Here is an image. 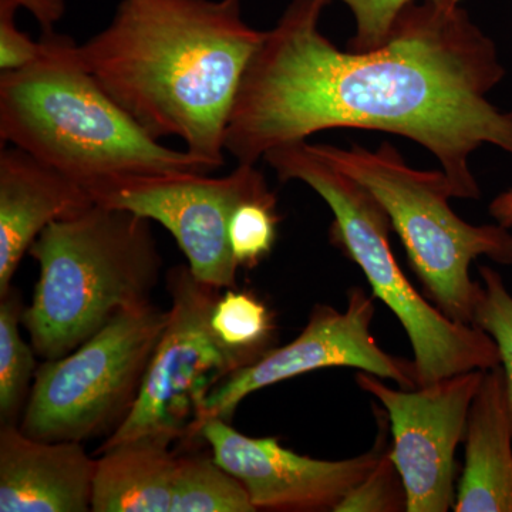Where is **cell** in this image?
Segmentation results:
<instances>
[{
  "label": "cell",
  "mask_w": 512,
  "mask_h": 512,
  "mask_svg": "<svg viewBox=\"0 0 512 512\" xmlns=\"http://www.w3.org/2000/svg\"><path fill=\"white\" fill-rule=\"evenodd\" d=\"M330 3L292 0L265 32L239 83L225 151L256 164L319 131H384L433 153L454 198L478 200L471 154L491 144L512 156V110L488 100L505 76L493 40L463 6L416 0L383 46L343 52L319 29Z\"/></svg>",
  "instance_id": "obj_1"
},
{
  "label": "cell",
  "mask_w": 512,
  "mask_h": 512,
  "mask_svg": "<svg viewBox=\"0 0 512 512\" xmlns=\"http://www.w3.org/2000/svg\"><path fill=\"white\" fill-rule=\"evenodd\" d=\"M264 37L242 18L241 0H121L77 56L148 136L181 138L214 171L224 165L239 83Z\"/></svg>",
  "instance_id": "obj_2"
},
{
  "label": "cell",
  "mask_w": 512,
  "mask_h": 512,
  "mask_svg": "<svg viewBox=\"0 0 512 512\" xmlns=\"http://www.w3.org/2000/svg\"><path fill=\"white\" fill-rule=\"evenodd\" d=\"M37 62L0 73V141L84 184L110 174L210 173L205 161L148 136L77 56L70 37L43 33Z\"/></svg>",
  "instance_id": "obj_3"
},
{
  "label": "cell",
  "mask_w": 512,
  "mask_h": 512,
  "mask_svg": "<svg viewBox=\"0 0 512 512\" xmlns=\"http://www.w3.org/2000/svg\"><path fill=\"white\" fill-rule=\"evenodd\" d=\"M29 255L39 279L22 322L45 360L79 348L120 312L150 303L163 268L151 221L99 204L50 224Z\"/></svg>",
  "instance_id": "obj_4"
},
{
  "label": "cell",
  "mask_w": 512,
  "mask_h": 512,
  "mask_svg": "<svg viewBox=\"0 0 512 512\" xmlns=\"http://www.w3.org/2000/svg\"><path fill=\"white\" fill-rule=\"evenodd\" d=\"M264 160L282 183L302 181L329 205L330 242L362 269L373 295L399 319L412 343L417 387L501 365L488 333L448 319L410 284L390 247L392 222L372 192L306 140L275 147Z\"/></svg>",
  "instance_id": "obj_5"
},
{
  "label": "cell",
  "mask_w": 512,
  "mask_h": 512,
  "mask_svg": "<svg viewBox=\"0 0 512 512\" xmlns=\"http://www.w3.org/2000/svg\"><path fill=\"white\" fill-rule=\"evenodd\" d=\"M315 146L383 205L429 301L448 319L473 325L478 281L471 279V262L487 256L512 265L508 228L461 220L448 204L454 194L446 173L410 167L390 143L373 151L359 144Z\"/></svg>",
  "instance_id": "obj_6"
},
{
  "label": "cell",
  "mask_w": 512,
  "mask_h": 512,
  "mask_svg": "<svg viewBox=\"0 0 512 512\" xmlns=\"http://www.w3.org/2000/svg\"><path fill=\"white\" fill-rule=\"evenodd\" d=\"M170 312H120L92 338L37 367L20 430L46 441L110 437L133 410Z\"/></svg>",
  "instance_id": "obj_7"
},
{
  "label": "cell",
  "mask_w": 512,
  "mask_h": 512,
  "mask_svg": "<svg viewBox=\"0 0 512 512\" xmlns=\"http://www.w3.org/2000/svg\"><path fill=\"white\" fill-rule=\"evenodd\" d=\"M171 296L165 326L133 410L100 451L141 437L197 443L195 426L215 387L255 360L215 335L212 311L221 289L198 281L188 265L167 272Z\"/></svg>",
  "instance_id": "obj_8"
},
{
  "label": "cell",
  "mask_w": 512,
  "mask_h": 512,
  "mask_svg": "<svg viewBox=\"0 0 512 512\" xmlns=\"http://www.w3.org/2000/svg\"><path fill=\"white\" fill-rule=\"evenodd\" d=\"M94 204L158 222L173 235L198 281L237 288L239 265L229 248V221L239 205L272 194L256 164L224 177L208 173L110 174L84 183Z\"/></svg>",
  "instance_id": "obj_9"
},
{
  "label": "cell",
  "mask_w": 512,
  "mask_h": 512,
  "mask_svg": "<svg viewBox=\"0 0 512 512\" xmlns=\"http://www.w3.org/2000/svg\"><path fill=\"white\" fill-rule=\"evenodd\" d=\"M485 370L444 377L416 389H393L382 377L356 373V383L389 419L390 456L406 490L407 512H446L456 503V450Z\"/></svg>",
  "instance_id": "obj_10"
},
{
  "label": "cell",
  "mask_w": 512,
  "mask_h": 512,
  "mask_svg": "<svg viewBox=\"0 0 512 512\" xmlns=\"http://www.w3.org/2000/svg\"><path fill=\"white\" fill-rule=\"evenodd\" d=\"M375 299L362 288H352L345 311L322 303L316 305L298 338L281 348L269 349L212 390L195 426L197 443L202 441L201 429L207 421H231L249 394L316 370L353 367L390 380L400 389H416L413 360L384 352L370 330L376 313Z\"/></svg>",
  "instance_id": "obj_11"
},
{
  "label": "cell",
  "mask_w": 512,
  "mask_h": 512,
  "mask_svg": "<svg viewBox=\"0 0 512 512\" xmlns=\"http://www.w3.org/2000/svg\"><path fill=\"white\" fill-rule=\"evenodd\" d=\"M379 421L375 446L365 454L339 461L301 456L282 446L276 437L245 436L221 419L202 426L201 440L210 446L214 460L244 485L256 511H335L386 450V412Z\"/></svg>",
  "instance_id": "obj_12"
},
{
  "label": "cell",
  "mask_w": 512,
  "mask_h": 512,
  "mask_svg": "<svg viewBox=\"0 0 512 512\" xmlns=\"http://www.w3.org/2000/svg\"><path fill=\"white\" fill-rule=\"evenodd\" d=\"M97 458L79 441L35 439L0 427V511H92Z\"/></svg>",
  "instance_id": "obj_13"
},
{
  "label": "cell",
  "mask_w": 512,
  "mask_h": 512,
  "mask_svg": "<svg viewBox=\"0 0 512 512\" xmlns=\"http://www.w3.org/2000/svg\"><path fill=\"white\" fill-rule=\"evenodd\" d=\"M80 181L15 146L0 151V296L37 237L55 221L92 207Z\"/></svg>",
  "instance_id": "obj_14"
},
{
  "label": "cell",
  "mask_w": 512,
  "mask_h": 512,
  "mask_svg": "<svg viewBox=\"0 0 512 512\" xmlns=\"http://www.w3.org/2000/svg\"><path fill=\"white\" fill-rule=\"evenodd\" d=\"M456 512H512V400L503 367L485 370L470 412Z\"/></svg>",
  "instance_id": "obj_15"
},
{
  "label": "cell",
  "mask_w": 512,
  "mask_h": 512,
  "mask_svg": "<svg viewBox=\"0 0 512 512\" xmlns=\"http://www.w3.org/2000/svg\"><path fill=\"white\" fill-rule=\"evenodd\" d=\"M158 437H141L100 451L94 512H170L177 451Z\"/></svg>",
  "instance_id": "obj_16"
},
{
  "label": "cell",
  "mask_w": 512,
  "mask_h": 512,
  "mask_svg": "<svg viewBox=\"0 0 512 512\" xmlns=\"http://www.w3.org/2000/svg\"><path fill=\"white\" fill-rule=\"evenodd\" d=\"M244 485L202 454L178 456L170 512H254Z\"/></svg>",
  "instance_id": "obj_17"
},
{
  "label": "cell",
  "mask_w": 512,
  "mask_h": 512,
  "mask_svg": "<svg viewBox=\"0 0 512 512\" xmlns=\"http://www.w3.org/2000/svg\"><path fill=\"white\" fill-rule=\"evenodd\" d=\"M20 293L10 288L0 296V420L16 424L25 409L36 375L35 349L20 333L23 325Z\"/></svg>",
  "instance_id": "obj_18"
},
{
  "label": "cell",
  "mask_w": 512,
  "mask_h": 512,
  "mask_svg": "<svg viewBox=\"0 0 512 512\" xmlns=\"http://www.w3.org/2000/svg\"><path fill=\"white\" fill-rule=\"evenodd\" d=\"M211 325L225 346L255 362L271 349L274 319L268 306L252 292L229 288L221 293L212 311Z\"/></svg>",
  "instance_id": "obj_19"
},
{
  "label": "cell",
  "mask_w": 512,
  "mask_h": 512,
  "mask_svg": "<svg viewBox=\"0 0 512 512\" xmlns=\"http://www.w3.org/2000/svg\"><path fill=\"white\" fill-rule=\"evenodd\" d=\"M279 221L274 192L239 205L228 228L229 248L239 266L255 268L271 254Z\"/></svg>",
  "instance_id": "obj_20"
},
{
  "label": "cell",
  "mask_w": 512,
  "mask_h": 512,
  "mask_svg": "<svg viewBox=\"0 0 512 512\" xmlns=\"http://www.w3.org/2000/svg\"><path fill=\"white\" fill-rule=\"evenodd\" d=\"M478 272L481 281H478L473 325L488 333L497 345L512 400V295L495 269L480 266Z\"/></svg>",
  "instance_id": "obj_21"
},
{
  "label": "cell",
  "mask_w": 512,
  "mask_h": 512,
  "mask_svg": "<svg viewBox=\"0 0 512 512\" xmlns=\"http://www.w3.org/2000/svg\"><path fill=\"white\" fill-rule=\"evenodd\" d=\"M407 510L406 490L386 447L375 468L353 487L335 512H399Z\"/></svg>",
  "instance_id": "obj_22"
},
{
  "label": "cell",
  "mask_w": 512,
  "mask_h": 512,
  "mask_svg": "<svg viewBox=\"0 0 512 512\" xmlns=\"http://www.w3.org/2000/svg\"><path fill=\"white\" fill-rule=\"evenodd\" d=\"M355 18V35L349 40V50L366 52L377 49L389 40L394 20L409 3L416 0H340ZM441 8H458L464 0H430Z\"/></svg>",
  "instance_id": "obj_23"
},
{
  "label": "cell",
  "mask_w": 512,
  "mask_h": 512,
  "mask_svg": "<svg viewBox=\"0 0 512 512\" xmlns=\"http://www.w3.org/2000/svg\"><path fill=\"white\" fill-rule=\"evenodd\" d=\"M18 6L12 0H0V70L22 69L37 62L45 52L42 40L30 39L16 25Z\"/></svg>",
  "instance_id": "obj_24"
},
{
  "label": "cell",
  "mask_w": 512,
  "mask_h": 512,
  "mask_svg": "<svg viewBox=\"0 0 512 512\" xmlns=\"http://www.w3.org/2000/svg\"><path fill=\"white\" fill-rule=\"evenodd\" d=\"M16 6L29 9L39 20L43 33L55 32L53 26L57 20L62 18L64 13L63 0H12Z\"/></svg>",
  "instance_id": "obj_25"
},
{
  "label": "cell",
  "mask_w": 512,
  "mask_h": 512,
  "mask_svg": "<svg viewBox=\"0 0 512 512\" xmlns=\"http://www.w3.org/2000/svg\"><path fill=\"white\" fill-rule=\"evenodd\" d=\"M491 217L494 218L497 224L503 225L505 228H512V188L497 195L491 201L490 208Z\"/></svg>",
  "instance_id": "obj_26"
}]
</instances>
